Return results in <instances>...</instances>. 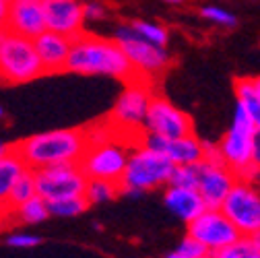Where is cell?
Returning <instances> with one entry per match:
<instances>
[{
    "label": "cell",
    "instance_id": "obj_14",
    "mask_svg": "<svg viewBox=\"0 0 260 258\" xmlns=\"http://www.w3.org/2000/svg\"><path fill=\"white\" fill-rule=\"evenodd\" d=\"M46 29L75 40L85 31L83 3L79 0H42Z\"/></svg>",
    "mask_w": 260,
    "mask_h": 258
},
{
    "label": "cell",
    "instance_id": "obj_29",
    "mask_svg": "<svg viewBox=\"0 0 260 258\" xmlns=\"http://www.w3.org/2000/svg\"><path fill=\"white\" fill-rule=\"evenodd\" d=\"M176 254H182V256H190V258H203V256H209V252L197 242V240H192L190 236L182 238L178 248L174 250Z\"/></svg>",
    "mask_w": 260,
    "mask_h": 258
},
{
    "label": "cell",
    "instance_id": "obj_13",
    "mask_svg": "<svg viewBox=\"0 0 260 258\" xmlns=\"http://www.w3.org/2000/svg\"><path fill=\"white\" fill-rule=\"evenodd\" d=\"M236 182L238 176L225 164H215L207 159L197 164V192L207 209H221Z\"/></svg>",
    "mask_w": 260,
    "mask_h": 258
},
{
    "label": "cell",
    "instance_id": "obj_23",
    "mask_svg": "<svg viewBox=\"0 0 260 258\" xmlns=\"http://www.w3.org/2000/svg\"><path fill=\"white\" fill-rule=\"evenodd\" d=\"M13 215H15L21 223H25V225H38V223H42V221H46V219L50 217V213H48V203H46L44 199H40L38 195H36L34 199H29L27 203H23L21 207H17V209L13 211Z\"/></svg>",
    "mask_w": 260,
    "mask_h": 258
},
{
    "label": "cell",
    "instance_id": "obj_38",
    "mask_svg": "<svg viewBox=\"0 0 260 258\" xmlns=\"http://www.w3.org/2000/svg\"><path fill=\"white\" fill-rule=\"evenodd\" d=\"M7 215V211H5V207H0V217H5Z\"/></svg>",
    "mask_w": 260,
    "mask_h": 258
},
{
    "label": "cell",
    "instance_id": "obj_22",
    "mask_svg": "<svg viewBox=\"0 0 260 258\" xmlns=\"http://www.w3.org/2000/svg\"><path fill=\"white\" fill-rule=\"evenodd\" d=\"M120 195V184L108 180H89L85 188V201L87 205H106Z\"/></svg>",
    "mask_w": 260,
    "mask_h": 258
},
{
    "label": "cell",
    "instance_id": "obj_9",
    "mask_svg": "<svg viewBox=\"0 0 260 258\" xmlns=\"http://www.w3.org/2000/svg\"><path fill=\"white\" fill-rule=\"evenodd\" d=\"M34 182H36V195L46 203H54V201L83 197L89 180L79 168V164H64V166L34 170Z\"/></svg>",
    "mask_w": 260,
    "mask_h": 258
},
{
    "label": "cell",
    "instance_id": "obj_27",
    "mask_svg": "<svg viewBox=\"0 0 260 258\" xmlns=\"http://www.w3.org/2000/svg\"><path fill=\"white\" fill-rule=\"evenodd\" d=\"M168 186L197 190V166H176Z\"/></svg>",
    "mask_w": 260,
    "mask_h": 258
},
{
    "label": "cell",
    "instance_id": "obj_1",
    "mask_svg": "<svg viewBox=\"0 0 260 258\" xmlns=\"http://www.w3.org/2000/svg\"><path fill=\"white\" fill-rule=\"evenodd\" d=\"M64 71L85 77H110L126 83L135 79L133 67L114 40L85 34V31L71 42V52Z\"/></svg>",
    "mask_w": 260,
    "mask_h": 258
},
{
    "label": "cell",
    "instance_id": "obj_21",
    "mask_svg": "<svg viewBox=\"0 0 260 258\" xmlns=\"http://www.w3.org/2000/svg\"><path fill=\"white\" fill-rule=\"evenodd\" d=\"M128 25L133 27L135 34L141 40H145L147 44H153L157 48H166L168 46L170 34H168V29L164 25L153 23V21H145V19H135V21H130Z\"/></svg>",
    "mask_w": 260,
    "mask_h": 258
},
{
    "label": "cell",
    "instance_id": "obj_25",
    "mask_svg": "<svg viewBox=\"0 0 260 258\" xmlns=\"http://www.w3.org/2000/svg\"><path fill=\"white\" fill-rule=\"evenodd\" d=\"M87 209H89V205H87L85 197L48 203V213H50V217H64V219H67V217H79V215H83Z\"/></svg>",
    "mask_w": 260,
    "mask_h": 258
},
{
    "label": "cell",
    "instance_id": "obj_31",
    "mask_svg": "<svg viewBox=\"0 0 260 258\" xmlns=\"http://www.w3.org/2000/svg\"><path fill=\"white\" fill-rule=\"evenodd\" d=\"M252 166L260 172V131H256L252 141Z\"/></svg>",
    "mask_w": 260,
    "mask_h": 258
},
{
    "label": "cell",
    "instance_id": "obj_32",
    "mask_svg": "<svg viewBox=\"0 0 260 258\" xmlns=\"http://www.w3.org/2000/svg\"><path fill=\"white\" fill-rule=\"evenodd\" d=\"M7 11H9V0H0V29H5V23H7Z\"/></svg>",
    "mask_w": 260,
    "mask_h": 258
},
{
    "label": "cell",
    "instance_id": "obj_11",
    "mask_svg": "<svg viewBox=\"0 0 260 258\" xmlns=\"http://www.w3.org/2000/svg\"><path fill=\"white\" fill-rule=\"evenodd\" d=\"M186 236L197 240L209 254L242 238L240 232L234 228V223L221 213V209H205L197 219L188 223Z\"/></svg>",
    "mask_w": 260,
    "mask_h": 258
},
{
    "label": "cell",
    "instance_id": "obj_17",
    "mask_svg": "<svg viewBox=\"0 0 260 258\" xmlns=\"http://www.w3.org/2000/svg\"><path fill=\"white\" fill-rule=\"evenodd\" d=\"M164 205H166V209L174 217H178L186 225L190 221H194V219H197L207 209L197 190L176 188V186H168L166 188V192H164Z\"/></svg>",
    "mask_w": 260,
    "mask_h": 258
},
{
    "label": "cell",
    "instance_id": "obj_19",
    "mask_svg": "<svg viewBox=\"0 0 260 258\" xmlns=\"http://www.w3.org/2000/svg\"><path fill=\"white\" fill-rule=\"evenodd\" d=\"M236 98H238V106H242L254 128L260 131V95L256 93L252 77H240L236 81Z\"/></svg>",
    "mask_w": 260,
    "mask_h": 258
},
{
    "label": "cell",
    "instance_id": "obj_15",
    "mask_svg": "<svg viewBox=\"0 0 260 258\" xmlns=\"http://www.w3.org/2000/svg\"><path fill=\"white\" fill-rule=\"evenodd\" d=\"M5 31L23 36L27 40H36L46 31V19L42 0H9Z\"/></svg>",
    "mask_w": 260,
    "mask_h": 258
},
{
    "label": "cell",
    "instance_id": "obj_18",
    "mask_svg": "<svg viewBox=\"0 0 260 258\" xmlns=\"http://www.w3.org/2000/svg\"><path fill=\"white\" fill-rule=\"evenodd\" d=\"M29 168L23 164V159L11 149L5 157H0V207H5L13 184L27 172Z\"/></svg>",
    "mask_w": 260,
    "mask_h": 258
},
{
    "label": "cell",
    "instance_id": "obj_36",
    "mask_svg": "<svg viewBox=\"0 0 260 258\" xmlns=\"http://www.w3.org/2000/svg\"><path fill=\"white\" fill-rule=\"evenodd\" d=\"M250 238H252V240H254V244L260 248V232H258V234H254V236H250Z\"/></svg>",
    "mask_w": 260,
    "mask_h": 258
},
{
    "label": "cell",
    "instance_id": "obj_26",
    "mask_svg": "<svg viewBox=\"0 0 260 258\" xmlns=\"http://www.w3.org/2000/svg\"><path fill=\"white\" fill-rule=\"evenodd\" d=\"M201 17L213 25H219V27H227V29H232L238 25V17L232 13V11H227L223 7H217V5H205L201 9Z\"/></svg>",
    "mask_w": 260,
    "mask_h": 258
},
{
    "label": "cell",
    "instance_id": "obj_35",
    "mask_svg": "<svg viewBox=\"0 0 260 258\" xmlns=\"http://www.w3.org/2000/svg\"><path fill=\"white\" fill-rule=\"evenodd\" d=\"M254 79V87H256V93L260 95V77H252Z\"/></svg>",
    "mask_w": 260,
    "mask_h": 258
},
{
    "label": "cell",
    "instance_id": "obj_20",
    "mask_svg": "<svg viewBox=\"0 0 260 258\" xmlns=\"http://www.w3.org/2000/svg\"><path fill=\"white\" fill-rule=\"evenodd\" d=\"M36 197V182H34V172L27 170L11 188V195L5 203V211L7 215L13 213L17 207H21L23 203H27L29 199H34Z\"/></svg>",
    "mask_w": 260,
    "mask_h": 258
},
{
    "label": "cell",
    "instance_id": "obj_16",
    "mask_svg": "<svg viewBox=\"0 0 260 258\" xmlns=\"http://www.w3.org/2000/svg\"><path fill=\"white\" fill-rule=\"evenodd\" d=\"M71 42L69 38H64L54 31H44L34 40V48L36 54L42 62L44 75H52V73H60L67 69V60H69V52H71Z\"/></svg>",
    "mask_w": 260,
    "mask_h": 258
},
{
    "label": "cell",
    "instance_id": "obj_12",
    "mask_svg": "<svg viewBox=\"0 0 260 258\" xmlns=\"http://www.w3.org/2000/svg\"><path fill=\"white\" fill-rule=\"evenodd\" d=\"M143 131L166 141H174V139L192 135V120L186 112H182L170 100L153 95Z\"/></svg>",
    "mask_w": 260,
    "mask_h": 258
},
{
    "label": "cell",
    "instance_id": "obj_7",
    "mask_svg": "<svg viewBox=\"0 0 260 258\" xmlns=\"http://www.w3.org/2000/svg\"><path fill=\"white\" fill-rule=\"evenodd\" d=\"M112 40L122 48V52H124L126 60L130 62V67H133L137 79L149 81L151 77H159L168 69V64H170L168 50L157 48V46L147 44L145 40H141L128 23L118 25L114 29Z\"/></svg>",
    "mask_w": 260,
    "mask_h": 258
},
{
    "label": "cell",
    "instance_id": "obj_5",
    "mask_svg": "<svg viewBox=\"0 0 260 258\" xmlns=\"http://www.w3.org/2000/svg\"><path fill=\"white\" fill-rule=\"evenodd\" d=\"M174 168L176 166L166 155L135 145L128 153L120 188H133V190L143 192V195L149 190H157L161 186L170 184Z\"/></svg>",
    "mask_w": 260,
    "mask_h": 258
},
{
    "label": "cell",
    "instance_id": "obj_37",
    "mask_svg": "<svg viewBox=\"0 0 260 258\" xmlns=\"http://www.w3.org/2000/svg\"><path fill=\"white\" fill-rule=\"evenodd\" d=\"M164 3H168V5H182V3H186V0H164Z\"/></svg>",
    "mask_w": 260,
    "mask_h": 258
},
{
    "label": "cell",
    "instance_id": "obj_30",
    "mask_svg": "<svg viewBox=\"0 0 260 258\" xmlns=\"http://www.w3.org/2000/svg\"><path fill=\"white\" fill-rule=\"evenodd\" d=\"M40 242H42V238L36 234H13L7 238V244L11 248H21V250L36 248V246H40Z\"/></svg>",
    "mask_w": 260,
    "mask_h": 258
},
{
    "label": "cell",
    "instance_id": "obj_6",
    "mask_svg": "<svg viewBox=\"0 0 260 258\" xmlns=\"http://www.w3.org/2000/svg\"><path fill=\"white\" fill-rule=\"evenodd\" d=\"M44 77L34 40L5 31L0 42V83H29Z\"/></svg>",
    "mask_w": 260,
    "mask_h": 258
},
{
    "label": "cell",
    "instance_id": "obj_10",
    "mask_svg": "<svg viewBox=\"0 0 260 258\" xmlns=\"http://www.w3.org/2000/svg\"><path fill=\"white\" fill-rule=\"evenodd\" d=\"M221 213L234 223L240 236H254L260 232V192L256 184L238 180L221 205Z\"/></svg>",
    "mask_w": 260,
    "mask_h": 258
},
{
    "label": "cell",
    "instance_id": "obj_40",
    "mask_svg": "<svg viewBox=\"0 0 260 258\" xmlns=\"http://www.w3.org/2000/svg\"><path fill=\"white\" fill-rule=\"evenodd\" d=\"M5 116V110H3V106H0V118H3Z\"/></svg>",
    "mask_w": 260,
    "mask_h": 258
},
{
    "label": "cell",
    "instance_id": "obj_24",
    "mask_svg": "<svg viewBox=\"0 0 260 258\" xmlns=\"http://www.w3.org/2000/svg\"><path fill=\"white\" fill-rule=\"evenodd\" d=\"M209 258H260V248L254 244L252 238L242 236L234 244L209 254Z\"/></svg>",
    "mask_w": 260,
    "mask_h": 258
},
{
    "label": "cell",
    "instance_id": "obj_34",
    "mask_svg": "<svg viewBox=\"0 0 260 258\" xmlns=\"http://www.w3.org/2000/svg\"><path fill=\"white\" fill-rule=\"evenodd\" d=\"M166 258H190V256H182V254H176V252L172 250V252H170ZM203 258H209V256H203Z\"/></svg>",
    "mask_w": 260,
    "mask_h": 258
},
{
    "label": "cell",
    "instance_id": "obj_8",
    "mask_svg": "<svg viewBox=\"0 0 260 258\" xmlns=\"http://www.w3.org/2000/svg\"><path fill=\"white\" fill-rule=\"evenodd\" d=\"M130 149L133 145L114 135L108 141L89 145L83 159L79 161V168L83 170L87 180H108L120 184Z\"/></svg>",
    "mask_w": 260,
    "mask_h": 258
},
{
    "label": "cell",
    "instance_id": "obj_3",
    "mask_svg": "<svg viewBox=\"0 0 260 258\" xmlns=\"http://www.w3.org/2000/svg\"><path fill=\"white\" fill-rule=\"evenodd\" d=\"M153 100V91L149 87V81L145 79H133L128 81L120 98L116 100V106L110 114V128L118 139H133V145H137L139 137L145 133V118L149 112Z\"/></svg>",
    "mask_w": 260,
    "mask_h": 258
},
{
    "label": "cell",
    "instance_id": "obj_28",
    "mask_svg": "<svg viewBox=\"0 0 260 258\" xmlns=\"http://www.w3.org/2000/svg\"><path fill=\"white\" fill-rule=\"evenodd\" d=\"M108 17V7L104 3H97V0H91V3L83 5V21L85 23H100Z\"/></svg>",
    "mask_w": 260,
    "mask_h": 258
},
{
    "label": "cell",
    "instance_id": "obj_39",
    "mask_svg": "<svg viewBox=\"0 0 260 258\" xmlns=\"http://www.w3.org/2000/svg\"><path fill=\"white\" fill-rule=\"evenodd\" d=\"M3 36H5V29H0V42H3Z\"/></svg>",
    "mask_w": 260,
    "mask_h": 258
},
{
    "label": "cell",
    "instance_id": "obj_2",
    "mask_svg": "<svg viewBox=\"0 0 260 258\" xmlns=\"http://www.w3.org/2000/svg\"><path fill=\"white\" fill-rule=\"evenodd\" d=\"M89 149L83 128H60V131L40 133L13 145V151L23 164L34 172L52 166L79 164Z\"/></svg>",
    "mask_w": 260,
    "mask_h": 258
},
{
    "label": "cell",
    "instance_id": "obj_4",
    "mask_svg": "<svg viewBox=\"0 0 260 258\" xmlns=\"http://www.w3.org/2000/svg\"><path fill=\"white\" fill-rule=\"evenodd\" d=\"M256 135V128L250 122V118L246 116V112L242 110V106L236 104V112H234V120L227 128V133L223 135L219 147L223 164L230 168L238 180H246L256 184V178L260 176V172L252 166V141Z\"/></svg>",
    "mask_w": 260,
    "mask_h": 258
},
{
    "label": "cell",
    "instance_id": "obj_33",
    "mask_svg": "<svg viewBox=\"0 0 260 258\" xmlns=\"http://www.w3.org/2000/svg\"><path fill=\"white\" fill-rule=\"evenodd\" d=\"M11 149H13V145H9V143H5V141H0V157H5Z\"/></svg>",
    "mask_w": 260,
    "mask_h": 258
}]
</instances>
